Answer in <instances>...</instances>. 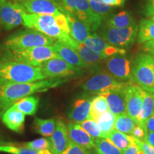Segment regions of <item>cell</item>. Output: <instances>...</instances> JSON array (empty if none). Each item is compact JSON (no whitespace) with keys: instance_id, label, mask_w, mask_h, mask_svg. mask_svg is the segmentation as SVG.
Masks as SVG:
<instances>
[{"instance_id":"6da1fadb","label":"cell","mask_w":154,"mask_h":154,"mask_svg":"<svg viewBox=\"0 0 154 154\" xmlns=\"http://www.w3.org/2000/svg\"><path fill=\"white\" fill-rule=\"evenodd\" d=\"M61 79L29 83H7L0 84V117L17 101L38 92L47 91L62 84Z\"/></svg>"},{"instance_id":"7a4b0ae2","label":"cell","mask_w":154,"mask_h":154,"mask_svg":"<svg viewBox=\"0 0 154 154\" xmlns=\"http://www.w3.org/2000/svg\"><path fill=\"white\" fill-rule=\"evenodd\" d=\"M23 25L45 34L57 41L69 44L72 38L69 34V28L64 14L42 15L26 12L23 15Z\"/></svg>"},{"instance_id":"3957f363","label":"cell","mask_w":154,"mask_h":154,"mask_svg":"<svg viewBox=\"0 0 154 154\" xmlns=\"http://www.w3.org/2000/svg\"><path fill=\"white\" fill-rule=\"evenodd\" d=\"M47 79L40 67L19 61L0 59V84L34 82Z\"/></svg>"},{"instance_id":"277c9868","label":"cell","mask_w":154,"mask_h":154,"mask_svg":"<svg viewBox=\"0 0 154 154\" xmlns=\"http://www.w3.org/2000/svg\"><path fill=\"white\" fill-rule=\"evenodd\" d=\"M57 40L34 29H27L17 32L7 38L4 47L7 51H17L30 48L51 46Z\"/></svg>"},{"instance_id":"5b68a950","label":"cell","mask_w":154,"mask_h":154,"mask_svg":"<svg viewBox=\"0 0 154 154\" xmlns=\"http://www.w3.org/2000/svg\"><path fill=\"white\" fill-rule=\"evenodd\" d=\"M131 81L144 91L154 93V58L146 53L135 57L131 66Z\"/></svg>"},{"instance_id":"8992f818","label":"cell","mask_w":154,"mask_h":154,"mask_svg":"<svg viewBox=\"0 0 154 154\" xmlns=\"http://www.w3.org/2000/svg\"><path fill=\"white\" fill-rule=\"evenodd\" d=\"M54 58L60 57L55 51L53 45H51L33 47L22 51H6L1 59L19 61L39 67L44 62Z\"/></svg>"},{"instance_id":"52a82bcc","label":"cell","mask_w":154,"mask_h":154,"mask_svg":"<svg viewBox=\"0 0 154 154\" xmlns=\"http://www.w3.org/2000/svg\"><path fill=\"white\" fill-rule=\"evenodd\" d=\"M61 11H66L89 26L91 32H96L103 22L101 16L90 7L87 0H54Z\"/></svg>"},{"instance_id":"ba28073f","label":"cell","mask_w":154,"mask_h":154,"mask_svg":"<svg viewBox=\"0 0 154 154\" xmlns=\"http://www.w3.org/2000/svg\"><path fill=\"white\" fill-rule=\"evenodd\" d=\"M138 31L136 23L124 29H116L106 25L100 31L99 35L111 45L124 49L132 47L137 37Z\"/></svg>"},{"instance_id":"9c48e42d","label":"cell","mask_w":154,"mask_h":154,"mask_svg":"<svg viewBox=\"0 0 154 154\" xmlns=\"http://www.w3.org/2000/svg\"><path fill=\"white\" fill-rule=\"evenodd\" d=\"M127 83L119 82L110 74L102 72L88 79L82 84V88L86 93L99 94L102 92L124 88Z\"/></svg>"},{"instance_id":"30bf717a","label":"cell","mask_w":154,"mask_h":154,"mask_svg":"<svg viewBox=\"0 0 154 154\" xmlns=\"http://www.w3.org/2000/svg\"><path fill=\"white\" fill-rule=\"evenodd\" d=\"M27 12L22 4L6 1L0 7V24L6 30L23 24V15Z\"/></svg>"},{"instance_id":"8fae6325","label":"cell","mask_w":154,"mask_h":154,"mask_svg":"<svg viewBox=\"0 0 154 154\" xmlns=\"http://www.w3.org/2000/svg\"><path fill=\"white\" fill-rule=\"evenodd\" d=\"M47 79H61L74 76L81 73V69L73 66L61 58H54L44 62L39 66Z\"/></svg>"},{"instance_id":"7c38bea8","label":"cell","mask_w":154,"mask_h":154,"mask_svg":"<svg viewBox=\"0 0 154 154\" xmlns=\"http://www.w3.org/2000/svg\"><path fill=\"white\" fill-rule=\"evenodd\" d=\"M106 66L111 76L119 82H127L131 79V66L128 58L125 55H114L109 57Z\"/></svg>"},{"instance_id":"4fadbf2b","label":"cell","mask_w":154,"mask_h":154,"mask_svg":"<svg viewBox=\"0 0 154 154\" xmlns=\"http://www.w3.org/2000/svg\"><path fill=\"white\" fill-rule=\"evenodd\" d=\"M83 44L93 51L102 54L108 58L114 55H125L126 54L124 49L111 45L99 34L96 33L88 36Z\"/></svg>"},{"instance_id":"5bb4252c","label":"cell","mask_w":154,"mask_h":154,"mask_svg":"<svg viewBox=\"0 0 154 154\" xmlns=\"http://www.w3.org/2000/svg\"><path fill=\"white\" fill-rule=\"evenodd\" d=\"M142 101V88L134 82H128L126 86V114L136 122L141 108Z\"/></svg>"},{"instance_id":"9a60e30c","label":"cell","mask_w":154,"mask_h":154,"mask_svg":"<svg viewBox=\"0 0 154 154\" xmlns=\"http://www.w3.org/2000/svg\"><path fill=\"white\" fill-rule=\"evenodd\" d=\"M126 86L119 89L110 90L98 94L104 98L109 111L115 116L126 113Z\"/></svg>"},{"instance_id":"2e32d148","label":"cell","mask_w":154,"mask_h":154,"mask_svg":"<svg viewBox=\"0 0 154 154\" xmlns=\"http://www.w3.org/2000/svg\"><path fill=\"white\" fill-rule=\"evenodd\" d=\"M49 149L51 154H61L70 144L67 127L61 120L57 121V127L54 132L48 138Z\"/></svg>"},{"instance_id":"e0dca14e","label":"cell","mask_w":154,"mask_h":154,"mask_svg":"<svg viewBox=\"0 0 154 154\" xmlns=\"http://www.w3.org/2000/svg\"><path fill=\"white\" fill-rule=\"evenodd\" d=\"M22 5L30 14L59 15L62 14L60 7L54 0H26Z\"/></svg>"},{"instance_id":"ac0fdd59","label":"cell","mask_w":154,"mask_h":154,"mask_svg":"<svg viewBox=\"0 0 154 154\" xmlns=\"http://www.w3.org/2000/svg\"><path fill=\"white\" fill-rule=\"evenodd\" d=\"M61 12L66 17L71 37L75 41L83 43L91 34L89 26L68 11H61Z\"/></svg>"},{"instance_id":"d6986e66","label":"cell","mask_w":154,"mask_h":154,"mask_svg":"<svg viewBox=\"0 0 154 154\" xmlns=\"http://www.w3.org/2000/svg\"><path fill=\"white\" fill-rule=\"evenodd\" d=\"M70 143L86 149L94 148V139L76 123H69L67 127Z\"/></svg>"},{"instance_id":"ffe728a7","label":"cell","mask_w":154,"mask_h":154,"mask_svg":"<svg viewBox=\"0 0 154 154\" xmlns=\"http://www.w3.org/2000/svg\"><path fill=\"white\" fill-rule=\"evenodd\" d=\"M53 47L59 57L72 66L81 69L89 67L82 60L76 51L71 46L62 42L56 41L53 44Z\"/></svg>"},{"instance_id":"44dd1931","label":"cell","mask_w":154,"mask_h":154,"mask_svg":"<svg viewBox=\"0 0 154 154\" xmlns=\"http://www.w3.org/2000/svg\"><path fill=\"white\" fill-rule=\"evenodd\" d=\"M68 45L71 46L76 51L82 60L89 67L98 64L101 61L108 59V57L105 55L99 52H96L84 45L83 43H79L73 38Z\"/></svg>"},{"instance_id":"7402d4cb","label":"cell","mask_w":154,"mask_h":154,"mask_svg":"<svg viewBox=\"0 0 154 154\" xmlns=\"http://www.w3.org/2000/svg\"><path fill=\"white\" fill-rule=\"evenodd\" d=\"M91 103V100L86 98L76 100L69 113V119L76 124L89 119Z\"/></svg>"},{"instance_id":"603a6c76","label":"cell","mask_w":154,"mask_h":154,"mask_svg":"<svg viewBox=\"0 0 154 154\" xmlns=\"http://www.w3.org/2000/svg\"><path fill=\"white\" fill-rule=\"evenodd\" d=\"M2 122L7 128L15 132H21L24 129L25 114L11 106L2 116Z\"/></svg>"},{"instance_id":"cb8c5ba5","label":"cell","mask_w":154,"mask_h":154,"mask_svg":"<svg viewBox=\"0 0 154 154\" xmlns=\"http://www.w3.org/2000/svg\"><path fill=\"white\" fill-rule=\"evenodd\" d=\"M142 105L136 117V124L146 127V121L154 113V93L142 89Z\"/></svg>"},{"instance_id":"d4e9b609","label":"cell","mask_w":154,"mask_h":154,"mask_svg":"<svg viewBox=\"0 0 154 154\" xmlns=\"http://www.w3.org/2000/svg\"><path fill=\"white\" fill-rule=\"evenodd\" d=\"M134 23L136 22H134V17L129 11L123 10L109 17L107 19L106 25L116 29H124L131 26Z\"/></svg>"},{"instance_id":"484cf974","label":"cell","mask_w":154,"mask_h":154,"mask_svg":"<svg viewBox=\"0 0 154 154\" xmlns=\"http://www.w3.org/2000/svg\"><path fill=\"white\" fill-rule=\"evenodd\" d=\"M38 103L39 99L37 96H29L17 101L12 106L25 115L33 116L37 111Z\"/></svg>"},{"instance_id":"4316f807","label":"cell","mask_w":154,"mask_h":154,"mask_svg":"<svg viewBox=\"0 0 154 154\" xmlns=\"http://www.w3.org/2000/svg\"><path fill=\"white\" fill-rule=\"evenodd\" d=\"M154 38V22L151 19H143L140 22L137 34L138 44H143Z\"/></svg>"},{"instance_id":"83f0119b","label":"cell","mask_w":154,"mask_h":154,"mask_svg":"<svg viewBox=\"0 0 154 154\" xmlns=\"http://www.w3.org/2000/svg\"><path fill=\"white\" fill-rule=\"evenodd\" d=\"M35 129L38 134L45 137L51 136L57 127V121L54 119H42L36 118L34 121Z\"/></svg>"},{"instance_id":"f1b7e54d","label":"cell","mask_w":154,"mask_h":154,"mask_svg":"<svg viewBox=\"0 0 154 154\" xmlns=\"http://www.w3.org/2000/svg\"><path fill=\"white\" fill-rule=\"evenodd\" d=\"M94 149L97 154H122V151L108 138H99L94 140Z\"/></svg>"},{"instance_id":"f546056e","label":"cell","mask_w":154,"mask_h":154,"mask_svg":"<svg viewBox=\"0 0 154 154\" xmlns=\"http://www.w3.org/2000/svg\"><path fill=\"white\" fill-rule=\"evenodd\" d=\"M109 110V106L106 99L102 96L98 95L91 100L89 119L96 121L103 113Z\"/></svg>"},{"instance_id":"4dcf8cb0","label":"cell","mask_w":154,"mask_h":154,"mask_svg":"<svg viewBox=\"0 0 154 154\" xmlns=\"http://www.w3.org/2000/svg\"><path fill=\"white\" fill-rule=\"evenodd\" d=\"M136 122L129 116L126 114L116 116L114 128L116 130L124 134L131 136L132 131L136 126Z\"/></svg>"},{"instance_id":"1f68e13d","label":"cell","mask_w":154,"mask_h":154,"mask_svg":"<svg viewBox=\"0 0 154 154\" xmlns=\"http://www.w3.org/2000/svg\"><path fill=\"white\" fill-rule=\"evenodd\" d=\"M115 121L116 116L109 110L103 113L96 121L104 138H107L108 134L114 129Z\"/></svg>"},{"instance_id":"d6a6232c","label":"cell","mask_w":154,"mask_h":154,"mask_svg":"<svg viewBox=\"0 0 154 154\" xmlns=\"http://www.w3.org/2000/svg\"><path fill=\"white\" fill-rule=\"evenodd\" d=\"M107 138L121 151H124L131 143L130 135H127L119 131L113 129L108 134Z\"/></svg>"},{"instance_id":"836d02e7","label":"cell","mask_w":154,"mask_h":154,"mask_svg":"<svg viewBox=\"0 0 154 154\" xmlns=\"http://www.w3.org/2000/svg\"><path fill=\"white\" fill-rule=\"evenodd\" d=\"M0 152H5L11 154H51L49 149L34 150L24 146L0 145Z\"/></svg>"},{"instance_id":"e575fe53","label":"cell","mask_w":154,"mask_h":154,"mask_svg":"<svg viewBox=\"0 0 154 154\" xmlns=\"http://www.w3.org/2000/svg\"><path fill=\"white\" fill-rule=\"evenodd\" d=\"M91 9L94 12L99 14L102 19H109L112 13L113 8L101 2V0H87Z\"/></svg>"},{"instance_id":"d590c367","label":"cell","mask_w":154,"mask_h":154,"mask_svg":"<svg viewBox=\"0 0 154 154\" xmlns=\"http://www.w3.org/2000/svg\"><path fill=\"white\" fill-rule=\"evenodd\" d=\"M79 125L84 128L94 140L99 138H104L99 125L94 120L87 119V120L79 123Z\"/></svg>"},{"instance_id":"8d00e7d4","label":"cell","mask_w":154,"mask_h":154,"mask_svg":"<svg viewBox=\"0 0 154 154\" xmlns=\"http://www.w3.org/2000/svg\"><path fill=\"white\" fill-rule=\"evenodd\" d=\"M24 147L34 150H44L49 149V139L45 138H38V139L32 140L25 143L23 145Z\"/></svg>"},{"instance_id":"74e56055","label":"cell","mask_w":154,"mask_h":154,"mask_svg":"<svg viewBox=\"0 0 154 154\" xmlns=\"http://www.w3.org/2000/svg\"><path fill=\"white\" fill-rule=\"evenodd\" d=\"M61 154H91L88 149H84L79 146L70 143L69 146Z\"/></svg>"},{"instance_id":"f35d334b","label":"cell","mask_w":154,"mask_h":154,"mask_svg":"<svg viewBox=\"0 0 154 154\" xmlns=\"http://www.w3.org/2000/svg\"><path fill=\"white\" fill-rule=\"evenodd\" d=\"M147 132L148 131L146 129V127L142 126L139 124H136V126H134V129L132 131L131 136L140 140H144Z\"/></svg>"},{"instance_id":"ab89813d","label":"cell","mask_w":154,"mask_h":154,"mask_svg":"<svg viewBox=\"0 0 154 154\" xmlns=\"http://www.w3.org/2000/svg\"><path fill=\"white\" fill-rule=\"evenodd\" d=\"M134 142L139 146L140 149L145 154H154V148L143 140H140L134 138Z\"/></svg>"},{"instance_id":"60d3db41","label":"cell","mask_w":154,"mask_h":154,"mask_svg":"<svg viewBox=\"0 0 154 154\" xmlns=\"http://www.w3.org/2000/svg\"><path fill=\"white\" fill-rule=\"evenodd\" d=\"M131 141L132 142L124 151H122V154H137L140 150L139 146L134 142V137L131 136Z\"/></svg>"},{"instance_id":"b9f144b4","label":"cell","mask_w":154,"mask_h":154,"mask_svg":"<svg viewBox=\"0 0 154 154\" xmlns=\"http://www.w3.org/2000/svg\"><path fill=\"white\" fill-rule=\"evenodd\" d=\"M143 49L146 54L151 55L154 58V38L144 43Z\"/></svg>"},{"instance_id":"7bdbcfd3","label":"cell","mask_w":154,"mask_h":154,"mask_svg":"<svg viewBox=\"0 0 154 154\" xmlns=\"http://www.w3.org/2000/svg\"><path fill=\"white\" fill-rule=\"evenodd\" d=\"M104 5L111 7H123L126 0H101Z\"/></svg>"},{"instance_id":"ee69618b","label":"cell","mask_w":154,"mask_h":154,"mask_svg":"<svg viewBox=\"0 0 154 154\" xmlns=\"http://www.w3.org/2000/svg\"><path fill=\"white\" fill-rule=\"evenodd\" d=\"M144 12L146 17H149L154 14V0H147Z\"/></svg>"},{"instance_id":"f6af8a7d","label":"cell","mask_w":154,"mask_h":154,"mask_svg":"<svg viewBox=\"0 0 154 154\" xmlns=\"http://www.w3.org/2000/svg\"><path fill=\"white\" fill-rule=\"evenodd\" d=\"M146 127L148 131L154 133V113L146 121Z\"/></svg>"},{"instance_id":"bcb514c9","label":"cell","mask_w":154,"mask_h":154,"mask_svg":"<svg viewBox=\"0 0 154 154\" xmlns=\"http://www.w3.org/2000/svg\"><path fill=\"white\" fill-rule=\"evenodd\" d=\"M143 141L149 143V145H151L154 148V133L148 131Z\"/></svg>"},{"instance_id":"7dc6e473","label":"cell","mask_w":154,"mask_h":154,"mask_svg":"<svg viewBox=\"0 0 154 154\" xmlns=\"http://www.w3.org/2000/svg\"><path fill=\"white\" fill-rule=\"evenodd\" d=\"M6 1H7V0H0V7H1V6Z\"/></svg>"},{"instance_id":"c3c4849f","label":"cell","mask_w":154,"mask_h":154,"mask_svg":"<svg viewBox=\"0 0 154 154\" xmlns=\"http://www.w3.org/2000/svg\"><path fill=\"white\" fill-rule=\"evenodd\" d=\"M150 18H151V19L152 21H153V22H154V14L152 15V16L150 17Z\"/></svg>"},{"instance_id":"681fc988","label":"cell","mask_w":154,"mask_h":154,"mask_svg":"<svg viewBox=\"0 0 154 154\" xmlns=\"http://www.w3.org/2000/svg\"><path fill=\"white\" fill-rule=\"evenodd\" d=\"M18 1H21V2H24V1H26V0H18Z\"/></svg>"},{"instance_id":"f907efd6","label":"cell","mask_w":154,"mask_h":154,"mask_svg":"<svg viewBox=\"0 0 154 154\" xmlns=\"http://www.w3.org/2000/svg\"><path fill=\"white\" fill-rule=\"evenodd\" d=\"M0 143H2V142L1 140H0Z\"/></svg>"},{"instance_id":"816d5d0a","label":"cell","mask_w":154,"mask_h":154,"mask_svg":"<svg viewBox=\"0 0 154 154\" xmlns=\"http://www.w3.org/2000/svg\"><path fill=\"white\" fill-rule=\"evenodd\" d=\"M96 154H97V153H96Z\"/></svg>"}]
</instances>
